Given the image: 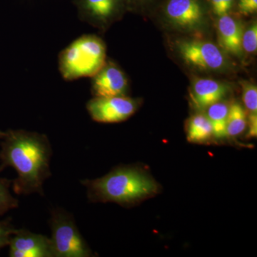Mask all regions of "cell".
<instances>
[{
  "instance_id": "cell-7",
  "label": "cell",
  "mask_w": 257,
  "mask_h": 257,
  "mask_svg": "<svg viewBox=\"0 0 257 257\" xmlns=\"http://www.w3.org/2000/svg\"><path fill=\"white\" fill-rule=\"evenodd\" d=\"M10 257H54L50 238L25 229H16L10 237Z\"/></svg>"
},
{
  "instance_id": "cell-22",
  "label": "cell",
  "mask_w": 257,
  "mask_h": 257,
  "mask_svg": "<svg viewBox=\"0 0 257 257\" xmlns=\"http://www.w3.org/2000/svg\"><path fill=\"white\" fill-rule=\"evenodd\" d=\"M15 230L16 229L11 231H7V232L0 233V249L8 246L10 237H11L12 234L15 232Z\"/></svg>"
},
{
  "instance_id": "cell-23",
  "label": "cell",
  "mask_w": 257,
  "mask_h": 257,
  "mask_svg": "<svg viewBox=\"0 0 257 257\" xmlns=\"http://www.w3.org/2000/svg\"><path fill=\"white\" fill-rule=\"evenodd\" d=\"M14 229H15V228L10 224L9 221H0V233L11 231Z\"/></svg>"
},
{
  "instance_id": "cell-12",
  "label": "cell",
  "mask_w": 257,
  "mask_h": 257,
  "mask_svg": "<svg viewBox=\"0 0 257 257\" xmlns=\"http://www.w3.org/2000/svg\"><path fill=\"white\" fill-rule=\"evenodd\" d=\"M229 106L224 102L214 103L207 107L208 119L212 127L213 135L217 138L226 137V123Z\"/></svg>"
},
{
  "instance_id": "cell-16",
  "label": "cell",
  "mask_w": 257,
  "mask_h": 257,
  "mask_svg": "<svg viewBox=\"0 0 257 257\" xmlns=\"http://www.w3.org/2000/svg\"><path fill=\"white\" fill-rule=\"evenodd\" d=\"M89 13L96 18L105 19L112 14L115 0H85Z\"/></svg>"
},
{
  "instance_id": "cell-6",
  "label": "cell",
  "mask_w": 257,
  "mask_h": 257,
  "mask_svg": "<svg viewBox=\"0 0 257 257\" xmlns=\"http://www.w3.org/2000/svg\"><path fill=\"white\" fill-rule=\"evenodd\" d=\"M179 53L187 63L203 69H221L225 60L220 50L209 42L191 40L179 42Z\"/></svg>"
},
{
  "instance_id": "cell-8",
  "label": "cell",
  "mask_w": 257,
  "mask_h": 257,
  "mask_svg": "<svg viewBox=\"0 0 257 257\" xmlns=\"http://www.w3.org/2000/svg\"><path fill=\"white\" fill-rule=\"evenodd\" d=\"M127 79L121 69L112 64H104L94 75L92 91L95 96H124Z\"/></svg>"
},
{
  "instance_id": "cell-17",
  "label": "cell",
  "mask_w": 257,
  "mask_h": 257,
  "mask_svg": "<svg viewBox=\"0 0 257 257\" xmlns=\"http://www.w3.org/2000/svg\"><path fill=\"white\" fill-rule=\"evenodd\" d=\"M243 89V101L250 114L257 113L256 86L248 82H241Z\"/></svg>"
},
{
  "instance_id": "cell-1",
  "label": "cell",
  "mask_w": 257,
  "mask_h": 257,
  "mask_svg": "<svg viewBox=\"0 0 257 257\" xmlns=\"http://www.w3.org/2000/svg\"><path fill=\"white\" fill-rule=\"evenodd\" d=\"M0 171L13 167L18 174L13 190L18 195L38 193L52 175V147L46 135L25 130L0 131Z\"/></svg>"
},
{
  "instance_id": "cell-2",
  "label": "cell",
  "mask_w": 257,
  "mask_h": 257,
  "mask_svg": "<svg viewBox=\"0 0 257 257\" xmlns=\"http://www.w3.org/2000/svg\"><path fill=\"white\" fill-rule=\"evenodd\" d=\"M92 202H114L130 205L158 192L156 181L140 169L121 167L96 179L81 181Z\"/></svg>"
},
{
  "instance_id": "cell-10",
  "label": "cell",
  "mask_w": 257,
  "mask_h": 257,
  "mask_svg": "<svg viewBox=\"0 0 257 257\" xmlns=\"http://www.w3.org/2000/svg\"><path fill=\"white\" fill-rule=\"evenodd\" d=\"M224 84L211 79H197L190 93L194 105L199 109H206L211 104L220 101L226 94Z\"/></svg>"
},
{
  "instance_id": "cell-20",
  "label": "cell",
  "mask_w": 257,
  "mask_h": 257,
  "mask_svg": "<svg viewBox=\"0 0 257 257\" xmlns=\"http://www.w3.org/2000/svg\"><path fill=\"white\" fill-rule=\"evenodd\" d=\"M239 8L241 14H253L256 12L257 0H239Z\"/></svg>"
},
{
  "instance_id": "cell-13",
  "label": "cell",
  "mask_w": 257,
  "mask_h": 257,
  "mask_svg": "<svg viewBox=\"0 0 257 257\" xmlns=\"http://www.w3.org/2000/svg\"><path fill=\"white\" fill-rule=\"evenodd\" d=\"M187 132L189 141L195 143L207 141L213 135L210 121L203 114L195 115L189 119Z\"/></svg>"
},
{
  "instance_id": "cell-21",
  "label": "cell",
  "mask_w": 257,
  "mask_h": 257,
  "mask_svg": "<svg viewBox=\"0 0 257 257\" xmlns=\"http://www.w3.org/2000/svg\"><path fill=\"white\" fill-rule=\"evenodd\" d=\"M248 133L249 138H256L257 135V114H250L248 117Z\"/></svg>"
},
{
  "instance_id": "cell-3",
  "label": "cell",
  "mask_w": 257,
  "mask_h": 257,
  "mask_svg": "<svg viewBox=\"0 0 257 257\" xmlns=\"http://www.w3.org/2000/svg\"><path fill=\"white\" fill-rule=\"evenodd\" d=\"M105 58L104 42L94 35H85L72 42L62 52L60 72L67 80L92 77L104 67Z\"/></svg>"
},
{
  "instance_id": "cell-15",
  "label": "cell",
  "mask_w": 257,
  "mask_h": 257,
  "mask_svg": "<svg viewBox=\"0 0 257 257\" xmlns=\"http://www.w3.org/2000/svg\"><path fill=\"white\" fill-rule=\"evenodd\" d=\"M10 184L8 179L0 178V216L19 206V201L10 192Z\"/></svg>"
},
{
  "instance_id": "cell-4",
  "label": "cell",
  "mask_w": 257,
  "mask_h": 257,
  "mask_svg": "<svg viewBox=\"0 0 257 257\" xmlns=\"http://www.w3.org/2000/svg\"><path fill=\"white\" fill-rule=\"evenodd\" d=\"M51 243L54 257H90L92 250L79 232L72 214L52 209L50 219Z\"/></svg>"
},
{
  "instance_id": "cell-9",
  "label": "cell",
  "mask_w": 257,
  "mask_h": 257,
  "mask_svg": "<svg viewBox=\"0 0 257 257\" xmlns=\"http://www.w3.org/2000/svg\"><path fill=\"white\" fill-rule=\"evenodd\" d=\"M166 13L171 21L180 28H194L202 20L203 12L197 0H170Z\"/></svg>"
},
{
  "instance_id": "cell-5",
  "label": "cell",
  "mask_w": 257,
  "mask_h": 257,
  "mask_svg": "<svg viewBox=\"0 0 257 257\" xmlns=\"http://www.w3.org/2000/svg\"><path fill=\"white\" fill-rule=\"evenodd\" d=\"M138 107V101L125 96H96L87 104L92 119L101 123L125 121L135 114Z\"/></svg>"
},
{
  "instance_id": "cell-19",
  "label": "cell",
  "mask_w": 257,
  "mask_h": 257,
  "mask_svg": "<svg viewBox=\"0 0 257 257\" xmlns=\"http://www.w3.org/2000/svg\"><path fill=\"white\" fill-rule=\"evenodd\" d=\"M214 13L219 16L227 14L232 6L233 0H211Z\"/></svg>"
},
{
  "instance_id": "cell-11",
  "label": "cell",
  "mask_w": 257,
  "mask_h": 257,
  "mask_svg": "<svg viewBox=\"0 0 257 257\" xmlns=\"http://www.w3.org/2000/svg\"><path fill=\"white\" fill-rule=\"evenodd\" d=\"M243 33L241 24L234 18L227 15L219 18L217 23L218 40L226 52L234 55H241Z\"/></svg>"
},
{
  "instance_id": "cell-14",
  "label": "cell",
  "mask_w": 257,
  "mask_h": 257,
  "mask_svg": "<svg viewBox=\"0 0 257 257\" xmlns=\"http://www.w3.org/2000/svg\"><path fill=\"white\" fill-rule=\"evenodd\" d=\"M246 126V114L239 103H234L229 107L226 123V136L236 137L240 135Z\"/></svg>"
},
{
  "instance_id": "cell-18",
  "label": "cell",
  "mask_w": 257,
  "mask_h": 257,
  "mask_svg": "<svg viewBox=\"0 0 257 257\" xmlns=\"http://www.w3.org/2000/svg\"><path fill=\"white\" fill-rule=\"evenodd\" d=\"M242 49L247 53H254L257 50V25L253 23L251 26L243 33Z\"/></svg>"
}]
</instances>
